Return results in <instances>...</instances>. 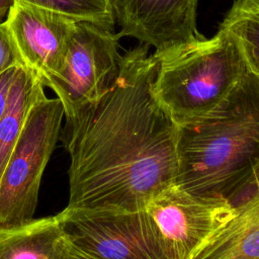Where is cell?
Instances as JSON below:
<instances>
[{"label": "cell", "mask_w": 259, "mask_h": 259, "mask_svg": "<svg viewBox=\"0 0 259 259\" xmlns=\"http://www.w3.org/2000/svg\"><path fill=\"white\" fill-rule=\"evenodd\" d=\"M67 246L59 212L0 230V259H59Z\"/></svg>", "instance_id": "obj_11"}, {"label": "cell", "mask_w": 259, "mask_h": 259, "mask_svg": "<svg viewBox=\"0 0 259 259\" xmlns=\"http://www.w3.org/2000/svg\"><path fill=\"white\" fill-rule=\"evenodd\" d=\"M68 242L96 259H170L146 209L59 212Z\"/></svg>", "instance_id": "obj_6"}, {"label": "cell", "mask_w": 259, "mask_h": 259, "mask_svg": "<svg viewBox=\"0 0 259 259\" xmlns=\"http://www.w3.org/2000/svg\"><path fill=\"white\" fill-rule=\"evenodd\" d=\"M59 259H96V258L91 257V256L79 251L78 249L73 247L68 242V246H67L66 250L64 251V253L61 255V257Z\"/></svg>", "instance_id": "obj_17"}, {"label": "cell", "mask_w": 259, "mask_h": 259, "mask_svg": "<svg viewBox=\"0 0 259 259\" xmlns=\"http://www.w3.org/2000/svg\"><path fill=\"white\" fill-rule=\"evenodd\" d=\"M15 0H0V24L3 23Z\"/></svg>", "instance_id": "obj_18"}, {"label": "cell", "mask_w": 259, "mask_h": 259, "mask_svg": "<svg viewBox=\"0 0 259 259\" xmlns=\"http://www.w3.org/2000/svg\"><path fill=\"white\" fill-rule=\"evenodd\" d=\"M219 27L232 34L259 79V0H234Z\"/></svg>", "instance_id": "obj_13"}, {"label": "cell", "mask_w": 259, "mask_h": 259, "mask_svg": "<svg viewBox=\"0 0 259 259\" xmlns=\"http://www.w3.org/2000/svg\"><path fill=\"white\" fill-rule=\"evenodd\" d=\"M145 209L170 259H194L235 214L226 199L194 195L176 184L155 195Z\"/></svg>", "instance_id": "obj_7"}, {"label": "cell", "mask_w": 259, "mask_h": 259, "mask_svg": "<svg viewBox=\"0 0 259 259\" xmlns=\"http://www.w3.org/2000/svg\"><path fill=\"white\" fill-rule=\"evenodd\" d=\"M45 88L35 72L24 66L18 67L0 119V178L32 106L46 95Z\"/></svg>", "instance_id": "obj_12"}, {"label": "cell", "mask_w": 259, "mask_h": 259, "mask_svg": "<svg viewBox=\"0 0 259 259\" xmlns=\"http://www.w3.org/2000/svg\"><path fill=\"white\" fill-rule=\"evenodd\" d=\"M175 184L198 196L225 199L259 166V79L247 67L212 110L178 124Z\"/></svg>", "instance_id": "obj_2"}, {"label": "cell", "mask_w": 259, "mask_h": 259, "mask_svg": "<svg viewBox=\"0 0 259 259\" xmlns=\"http://www.w3.org/2000/svg\"><path fill=\"white\" fill-rule=\"evenodd\" d=\"M225 199L234 217L194 259H259V166Z\"/></svg>", "instance_id": "obj_10"}, {"label": "cell", "mask_w": 259, "mask_h": 259, "mask_svg": "<svg viewBox=\"0 0 259 259\" xmlns=\"http://www.w3.org/2000/svg\"><path fill=\"white\" fill-rule=\"evenodd\" d=\"M19 66H23L21 58L5 22H3L0 24V75L11 68Z\"/></svg>", "instance_id": "obj_15"}, {"label": "cell", "mask_w": 259, "mask_h": 259, "mask_svg": "<svg viewBox=\"0 0 259 259\" xmlns=\"http://www.w3.org/2000/svg\"><path fill=\"white\" fill-rule=\"evenodd\" d=\"M78 20L51 8L15 0L4 22L23 66L35 72L45 85L61 71Z\"/></svg>", "instance_id": "obj_8"}, {"label": "cell", "mask_w": 259, "mask_h": 259, "mask_svg": "<svg viewBox=\"0 0 259 259\" xmlns=\"http://www.w3.org/2000/svg\"><path fill=\"white\" fill-rule=\"evenodd\" d=\"M64 108L47 95L32 106L0 178V230L34 219L44 171L60 140Z\"/></svg>", "instance_id": "obj_4"}, {"label": "cell", "mask_w": 259, "mask_h": 259, "mask_svg": "<svg viewBox=\"0 0 259 259\" xmlns=\"http://www.w3.org/2000/svg\"><path fill=\"white\" fill-rule=\"evenodd\" d=\"M113 28L79 19L61 71L45 83L64 108V119L99 100L114 84L122 62Z\"/></svg>", "instance_id": "obj_5"}, {"label": "cell", "mask_w": 259, "mask_h": 259, "mask_svg": "<svg viewBox=\"0 0 259 259\" xmlns=\"http://www.w3.org/2000/svg\"><path fill=\"white\" fill-rule=\"evenodd\" d=\"M120 37L131 36L159 55L203 36L196 26L198 0H111Z\"/></svg>", "instance_id": "obj_9"}, {"label": "cell", "mask_w": 259, "mask_h": 259, "mask_svg": "<svg viewBox=\"0 0 259 259\" xmlns=\"http://www.w3.org/2000/svg\"><path fill=\"white\" fill-rule=\"evenodd\" d=\"M51 8L77 19L100 23L107 27L115 26L111 0H19Z\"/></svg>", "instance_id": "obj_14"}, {"label": "cell", "mask_w": 259, "mask_h": 259, "mask_svg": "<svg viewBox=\"0 0 259 259\" xmlns=\"http://www.w3.org/2000/svg\"><path fill=\"white\" fill-rule=\"evenodd\" d=\"M153 92L178 123L200 117L219 105L247 69L235 37L219 27L159 55Z\"/></svg>", "instance_id": "obj_3"}, {"label": "cell", "mask_w": 259, "mask_h": 259, "mask_svg": "<svg viewBox=\"0 0 259 259\" xmlns=\"http://www.w3.org/2000/svg\"><path fill=\"white\" fill-rule=\"evenodd\" d=\"M17 69L18 67L11 68L0 75V119L5 110L9 90L17 73Z\"/></svg>", "instance_id": "obj_16"}, {"label": "cell", "mask_w": 259, "mask_h": 259, "mask_svg": "<svg viewBox=\"0 0 259 259\" xmlns=\"http://www.w3.org/2000/svg\"><path fill=\"white\" fill-rule=\"evenodd\" d=\"M156 70L149 47L125 51L112 87L65 119L60 140L70 157L66 207L142 210L175 184L178 123L153 92Z\"/></svg>", "instance_id": "obj_1"}]
</instances>
